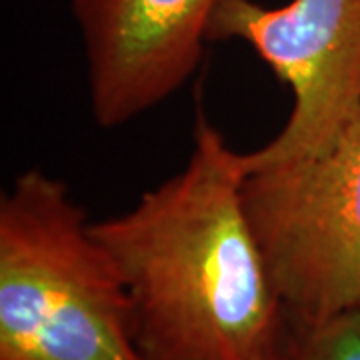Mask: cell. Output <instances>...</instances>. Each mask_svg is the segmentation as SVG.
<instances>
[{
	"instance_id": "obj_1",
	"label": "cell",
	"mask_w": 360,
	"mask_h": 360,
	"mask_svg": "<svg viewBox=\"0 0 360 360\" xmlns=\"http://www.w3.org/2000/svg\"><path fill=\"white\" fill-rule=\"evenodd\" d=\"M245 180V153L198 106L184 168L90 222L148 360H281L290 316L246 214Z\"/></svg>"
},
{
	"instance_id": "obj_2",
	"label": "cell",
	"mask_w": 360,
	"mask_h": 360,
	"mask_svg": "<svg viewBox=\"0 0 360 360\" xmlns=\"http://www.w3.org/2000/svg\"><path fill=\"white\" fill-rule=\"evenodd\" d=\"M0 360H148L84 208L40 168L0 196Z\"/></svg>"
},
{
	"instance_id": "obj_3",
	"label": "cell",
	"mask_w": 360,
	"mask_h": 360,
	"mask_svg": "<svg viewBox=\"0 0 360 360\" xmlns=\"http://www.w3.org/2000/svg\"><path fill=\"white\" fill-rule=\"evenodd\" d=\"M245 206L292 324L360 307V110L316 155L246 174Z\"/></svg>"
},
{
	"instance_id": "obj_4",
	"label": "cell",
	"mask_w": 360,
	"mask_h": 360,
	"mask_svg": "<svg viewBox=\"0 0 360 360\" xmlns=\"http://www.w3.org/2000/svg\"><path fill=\"white\" fill-rule=\"evenodd\" d=\"M208 40L245 42L292 94L278 134L245 153L246 174L321 153L360 110V0H226Z\"/></svg>"
},
{
	"instance_id": "obj_5",
	"label": "cell",
	"mask_w": 360,
	"mask_h": 360,
	"mask_svg": "<svg viewBox=\"0 0 360 360\" xmlns=\"http://www.w3.org/2000/svg\"><path fill=\"white\" fill-rule=\"evenodd\" d=\"M222 2L70 0L94 122L122 127L182 89L200 66Z\"/></svg>"
},
{
	"instance_id": "obj_6",
	"label": "cell",
	"mask_w": 360,
	"mask_h": 360,
	"mask_svg": "<svg viewBox=\"0 0 360 360\" xmlns=\"http://www.w3.org/2000/svg\"><path fill=\"white\" fill-rule=\"evenodd\" d=\"M281 360H360V307L314 324H292Z\"/></svg>"
}]
</instances>
